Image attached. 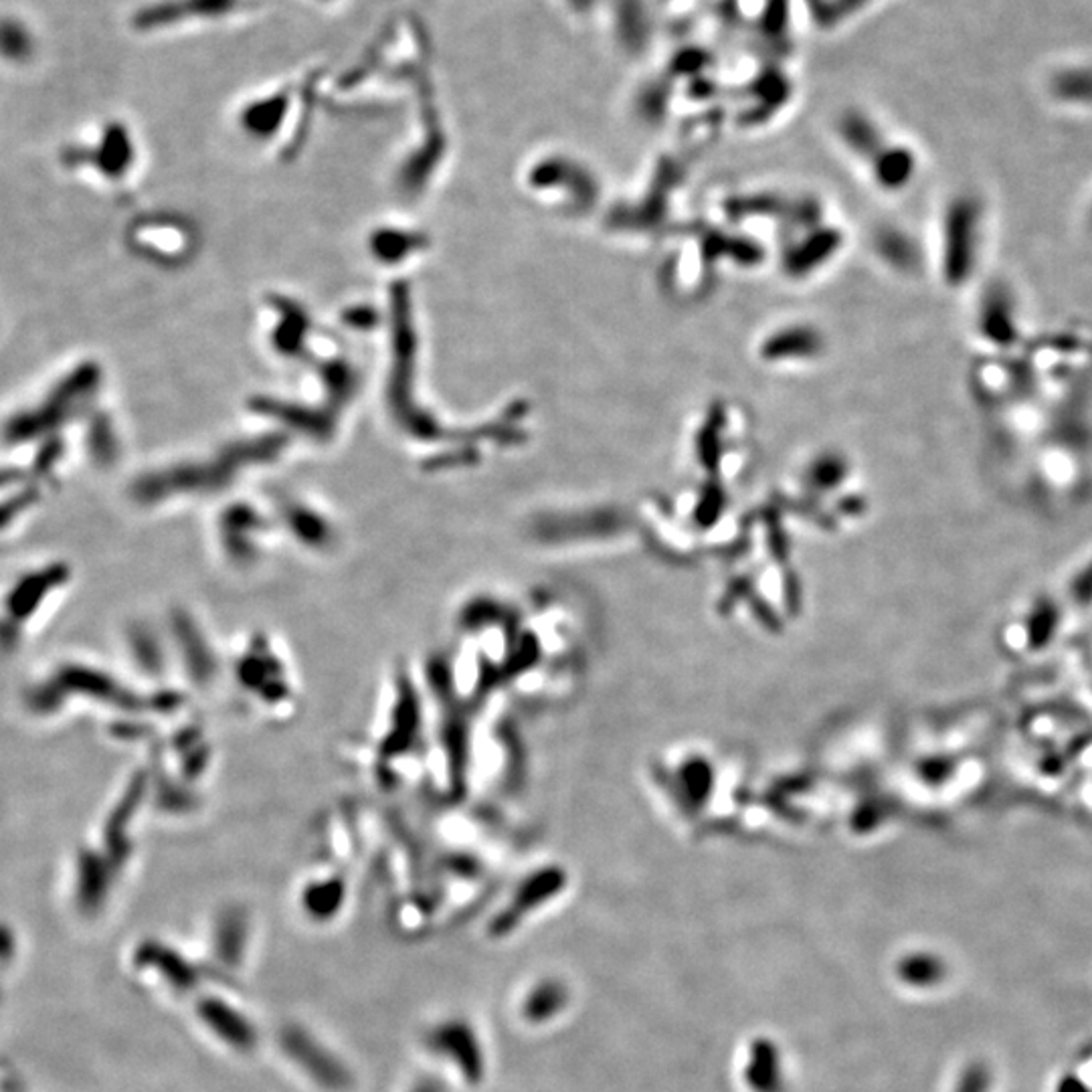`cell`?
<instances>
[{
	"label": "cell",
	"instance_id": "cell-1",
	"mask_svg": "<svg viewBox=\"0 0 1092 1092\" xmlns=\"http://www.w3.org/2000/svg\"><path fill=\"white\" fill-rule=\"evenodd\" d=\"M1052 93L1064 101H1092V67L1072 65L1060 69L1050 81Z\"/></svg>",
	"mask_w": 1092,
	"mask_h": 1092
}]
</instances>
